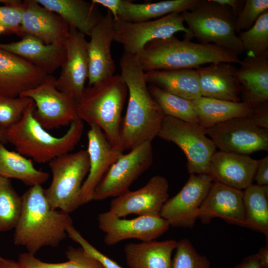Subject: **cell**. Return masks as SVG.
Masks as SVG:
<instances>
[{"label":"cell","mask_w":268,"mask_h":268,"mask_svg":"<svg viewBox=\"0 0 268 268\" xmlns=\"http://www.w3.org/2000/svg\"><path fill=\"white\" fill-rule=\"evenodd\" d=\"M68 261L60 263L44 262L28 252L20 254L18 262L23 268H104L81 247H68L66 251Z\"/></svg>","instance_id":"33"},{"label":"cell","mask_w":268,"mask_h":268,"mask_svg":"<svg viewBox=\"0 0 268 268\" xmlns=\"http://www.w3.org/2000/svg\"><path fill=\"white\" fill-rule=\"evenodd\" d=\"M128 94L123 78L115 74L85 87L76 103L78 119L100 127L112 145L122 152L121 123Z\"/></svg>","instance_id":"4"},{"label":"cell","mask_w":268,"mask_h":268,"mask_svg":"<svg viewBox=\"0 0 268 268\" xmlns=\"http://www.w3.org/2000/svg\"><path fill=\"white\" fill-rule=\"evenodd\" d=\"M144 72L164 69H196L205 64H239V55L213 44L195 43L172 37L152 40L136 54Z\"/></svg>","instance_id":"3"},{"label":"cell","mask_w":268,"mask_h":268,"mask_svg":"<svg viewBox=\"0 0 268 268\" xmlns=\"http://www.w3.org/2000/svg\"><path fill=\"white\" fill-rule=\"evenodd\" d=\"M158 136L171 141L185 153L190 174H207L209 162L216 146L199 124L165 116Z\"/></svg>","instance_id":"8"},{"label":"cell","mask_w":268,"mask_h":268,"mask_svg":"<svg viewBox=\"0 0 268 268\" xmlns=\"http://www.w3.org/2000/svg\"><path fill=\"white\" fill-rule=\"evenodd\" d=\"M177 244L172 239L127 244L124 247L127 264L130 268H170Z\"/></svg>","instance_id":"27"},{"label":"cell","mask_w":268,"mask_h":268,"mask_svg":"<svg viewBox=\"0 0 268 268\" xmlns=\"http://www.w3.org/2000/svg\"><path fill=\"white\" fill-rule=\"evenodd\" d=\"M52 179L44 189L46 199L53 209L66 213L80 206L81 189L89 169L86 150L62 155L48 163Z\"/></svg>","instance_id":"7"},{"label":"cell","mask_w":268,"mask_h":268,"mask_svg":"<svg viewBox=\"0 0 268 268\" xmlns=\"http://www.w3.org/2000/svg\"><path fill=\"white\" fill-rule=\"evenodd\" d=\"M47 76L22 58L0 49V94L19 97L39 85Z\"/></svg>","instance_id":"20"},{"label":"cell","mask_w":268,"mask_h":268,"mask_svg":"<svg viewBox=\"0 0 268 268\" xmlns=\"http://www.w3.org/2000/svg\"><path fill=\"white\" fill-rule=\"evenodd\" d=\"M262 268H268V244L261 248L256 254Z\"/></svg>","instance_id":"47"},{"label":"cell","mask_w":268,"mask_h":268,"mask_svg":"<svg viewBox=\"0 0 268 268\" xmlns=\"http://www.w3.org/2000/svg\"><path fill=\"white\" fill-rule=\"evenodd\" d=\"M236 76L242 102L254 107L268 101V55L247 56L241 60Z\"/></svg>","instance_id":"25"},{"label":"cell","mask_w":268,"mask_h":268,"mask_svg":"<svg viewBox=\"0 0 268 268\" xmlns=\"http://www.w3.org/2000/svg\"><path fill=\"white\" fill-rule=\"evenodd\" d=\"M212 0L217 4L229 7L231 10L235 18L240 10L242 9L245 2V0Z\"/></svg>","instance_id":"45"},{"label":"cell","mask_w":268,"mask_h":268,"mask_svg":"<svg viewBox=\"0 0 268 268\" xmlns=\"http://www.w3.org/2000/svg\"><path fill=\"white\" fill-rule=\"evenodd\" d=\"M21 200L13 243L34 255L44 247H57L67 237V228L73 225L69 214L51 207L41 185L30 187Z\"/></svg>","instance_id":"2"},{"label":"cell","mask_w":268,"mask_h":268,"mask_svg":"<svg viewBox=\"0 0 268 268\" xmlns=\"http://www.w3.org/2000/svg\"><path fill=\"white\" fill-rule=\"evenodd\" d=\"M168 189V182L164 177L153 176L140 189L129 190L115 197L108 211L120 218L132 214L160 215L163 205L169 199Z\"/></svg>","instance_id":"15"},{"label":"cell","mask_w":268,"mask_h":268,"mask_svg":"<svg viewBox=\"0 0 268 268\" xmlns=\"http://www.w3.org/2000/svg\"><path fill=\"white\" fill-rule=\"evenodd\" d=\"M33 100L28 97H11L0 94V125L5 130L17 123Z\"/></svg>","instance_id":"38"},{"label":"cell","mask_w":268,"mask_h":268,"mask_svg":"<svg viewBox=\"0 0 268 268\" xmlns=\"http://www.w3.org/2000/svg\"><path fill=\"white\" fill-rule=\"evenodd\" d=\"M258 160L247 155L215 151L210 158L208 175L213 182L242 190L252 184Z\"/></svg>","instance_id":"22"},{"label":"cell","mask_w":268,"mask_h":268,"mask_svg":"<svg viewBox=\"0 0 268 268\" xmlns=\"http://www.w3.org/2000/svg\"><path fill=\"white\" fill-rule=\"evenodd\" d=\"M235 268H262L256 254L245 258Z\"/></svg>","instance_id":"46"},{"label":"cell","mask_w":268,"mask_h":268,"mask_svg":"<svg viewBox=\"0 0 268 268\" xmlns=\"http://www.w3.org/2000/svg\"><path fill=\"white\" fill-rule=\"evenodd\" d=\"M268 10V0H246L235 18V29L238 35L246 31L255 23L261 15Z\"/></svg>","instance_id":"39"},{"label":"cell","mask_w":268,"mask_h":268,"mask_svg":"<svg viewBox=\"0 0 268 268\" xmlns=\"http://www.w3.org/2000/svg\"><path fill=\"white\" fill-rule=\"evenodd\" d=\"M6 131V130L0 125V143L4 144L7 143Z\"/></svg>","instance_id":"49"},{"label":"cell","mask_w":268,"mask_h":268,"mask_svg":"<svg viewBox=\"0 0 268 268\" xmlns=\"http://www.w3.org/2000/svg\"><path fill=\"white\" fill-rule=\"evenodd\" d=\"M200 0H168L155 2L136 3L122 0L117 20L136 22L157 19L170 13H181L193 9ZM116 20V21H117Z\"/></svg>","instance_id":"29"},{"label":"cell","mask_w":268,"mask_h":268,"mask_svg":"<svg viewBox=\"0 0 268 268\" xmlns=\"http://www.w3.org/2000/svg\"><path fill=\"white\" fill-rule=\"evenodd\" d=\"M99 228L105 233L104 242L114 245L130 239L141 242L155 240L165 233L170 226L160 215L138 216L132 219L118 217L108 210L97 217Z\"/></svg>","instance_id":"14"},{"label":"cell","mask_w":268,"mask_h":268,"mask_svg":"<svg viewBox=\"0 0 268 268\" xmlns=\"http://www.w3.org/2000/svg\"><path fill=\"white\" fill-rule=\"evenodd\" d=\"M22 200L10 179L0 176V232L14 229L18 221Z\"/></svg>","instance_id":"35"},{"label":"cell","mask_w":268,"mask_h":268,"mask_svg":"<svg viewBox=\"0 0 268 268\" xmlns=\"http://www.w3.org/2000/svg\"><path fill=\"white\" fill-rule=\"evenodd\" d=\"M199 124L204 129L224 121L250 116L253 107L243 102H232L203 96L192 100Z\"/></svg>","instance_id":"30"},{"label":"cell","mask_w":268,"mask_h":268,"mask_svg":"<svg viewBox=\"0 0 268 268\" xmlns=\"http://www.w3.org/2000/svg\"><path fill=\"white\" fill-rule=\"evenodd\" d=\"M237 69L229 63L210 64L196 68L201 96L240 102L241 87Z\"/></svg>","instance_id":"24"},{"label":"cell","mask_w":268,"mask_h":268,"mask_svg":"<svg viewBox=\"0 0 268 268\" xmlns=\"http://www.w3.org/2000/svg\"><path fill=\"white\" fill-rule=\"evenodd\" d=\"M120 66L129 94L121 127V142L124 150H131L158 136L165 115L148 90L136 55L124 52Z\"/></svg>","instance_id":"1"},{"label":"cell","mask_w":268,"mask_h":268,"mask_svg":"<svg viewBox=\"0 0 268 268\" xmlns=\"http://www.w3.org/2000/svg\"><path fill=\"white\" fill-rule=\"evenodd\" d=\"M205 132L220 151L247 155L268 149V129L258 127L249 116L224 121Z\"/></svg>","instance_id":"12"},{"label":"cell","mask_w":268,"mask_h":268,"mask_svg":"<svg viewBox=\"0 0 268 268\" xmlns=\"http://www.w3.org/2000/svg\"><path fill=\"white\" fill-rule=\"evenodd\" d=\"M176 252L170 268H210V263L200 254L187 239L177 242Z\"/></svg>","instance_id":"37"},{"label":"cell","mask_w":268,"mask_h":268,"mask_svg":"<svg viewBox=\"0 0 268 268\" xmlns=\"http://www.w3.org/2000/svg\"><path fill=\"white\" fill-rule=\"evenodd\" d=\"M254 179L260 186H268V156L258 160Z\"/></svg>","instance_id":"43"},{"label":"cell","mask_w":268,"mask_h":268,"mask_svg":"<svg viewBox=\"0 0 268 268\" xmlns=\"http://www.w3.org/2000/svg\"><path fill=\"white\" fill-rule=\"evenodd\" d=\"M5 34V29L1 26H0V34Z\"/></svg>","instance_id":"50"},{"label":"cell","mask_w":268,"mask_h":268,"mask_svg":"<svg viewBox=\"0 0 268 268\" xmlns=\"http://www.w3.org/2000/svg\"><path fill=\"white\" fill-rule=\"evenodd\" d=\"M95 4H99L107 8L113 16L114 21L117 20V14L122 0H92Z\"/></svg>","instance_id":"44"},{"label":"cell","mask_w":268,"mask_h":268,"mask_svg":"<svg viewBox=\"0 0 268 268\" xmlns=\"http://www.w3.org/2000/svg\"><path fill=\"white\" fill-rule=\"evenodd\" d=\"M21 36L30 34L49 45L64 43L69 27L58 14L39 4L36 0L23 1L20 27Z\"/></svg>","instance_id":"21"},{"label":"cell","mask_w":268,"mask_h":268,"mask_svg":"<svg viewBox=\"0 0 268 268\" xmlns=\"http://www.w3.org/2000/svg\"><path fill=\"white\" fill-rule=\"evenodd\" d=\"M4 145L0 143V177L18 180L30 187L47 181L48 172L36 169L32 160L8 150Z\"/></svg>","instance_id":"31"},{"label":"cell","mask_w":268,"mask_h":268,"mask_svg":"<svg viewBox=\"0 0 268 268\" xmlns=\"http://www.w3.org/2000/svg\"><path fill=\"white\" fill-rule=\"evenodd\" d=\"M249 117L258 127L268 129V102L254 107Z\"/></svg>","instance_id":"42"},{"label":"cell","mask_w":268,"mask_h":268,"mask_svg":"<svg viewBox=\"0 0 268 268\" xmlns=\"http://www.w3.org/2000/svg\"><path fill=\"white\" fill-rule=\"evenodd\" d=\"M0 268H23V267L18 261L0 256Z\"/></svg>","instance_id":"48"},{"label":"cell","mask_w":268,"mask_h":268,"mask_svg":"<svg viewBox=\"0 0 268 268\" xmlns=\"http://www.w3.org/2000/svg\"><path fill=\"white\" fill-rule=\"evenodd\" d=\"M22 37L17 42L0 43V49L22 58L48 75L63 66L66 59L64 43L47 45L30 34Z\"/></svg>","instance_id":"23"},{"label":"cell","mask_w":268,"mask_h":268,"mask_svg":"<svg viewBox=\"0 0 268 268\" xmlns=\"http://www.w3.org/2000/svg\"><path fill=\"white\" fill-rule=\"evenodd\" d=\"M89 126L87 134L88 145L86 150L89 169L81 189V205L93 200V193L97 186L111 165L123 153L112 145L100 127L95 124Z\"/></svg>","instance_id":"17"},{"label":"cell","mask_w":268,"mask_h":268,"mask_svg":"<svg viewBox=\"0 0 268 268\" xmlns=\"http://www.w3.org/2000/svg\"><path fill=\"white\" fill-rule=\"evenodd\" d=\"M85 36L75 28L69 27V33L64 42L66 61L55 84L57 88L72 97L77 102L84 89L88 78V60Z\"/></svg>","instance_id":"16"},{"label":"cell","mask_w":268,"mask_h":268,"mask_svg":"<svg viewBox=\"0 0 268 268\" xmlns=\"http://www.w3.org/2000/svg\"><path fill=\"white\" fill-rule=\"evenodd\" d=\"M245 227L268 236V186L251 185L243 191Z\"/></svg>","instance_id":"32"},{"label":"cell","mask_w":268,"mask_h":268,"mask_svg":"<svg viewBox=\"0 0 268 268\" xmlns=\"http://www.w3.org/2000/svg\"><path fill=\"white\" fill-rule=\"evenodd\" d=\"M178 32L184 33V38L191 40V33L179 13L141 22L114 21V41L123 45L124 52L136 55L148 42L166 39Z\"/></svg>","instance_id":"9"},{"label":"cell","mask_w":268,"mask_h":268,"mask_svg":"<svg viewBox=\"0 0 268 268\" xmlns=\"http://www.w3.org/2000/svg\"><path fill=\"white\" fill-rule=\"evenodd\" d=\"M247 56L268 55V10L264 12L253 25L238 34Z\"/></svg>","instance_id":"36"},{"label":"cell","mask_w":268,"mask_h":268,"mask_svg":"<svg viewBox=\"0 0 268 268\" xmlns=\"http://www.w3.org/2000/svg\"><path fill=\"white\" fill-rule=\"evenodd\" d=\"M243 191L213 182L198 215L203 223L215 217L226 222L245 227Z\"/></svg>","instance_id":"19"},{"label":"cell","mask_w":268,"mask_h":268,"mask_svg":"<svg viewBox=\"0 0 268 268\" xmlns=\"http://www.w3.org/2000/svg\"><path fill=\"white\" fill-rule=\"evenodd\" d=\"M181 14L191 33L200 43L213 44L238 55L244 52L235 29L234 17L228 7L212 0H200L191 10Z\"/></svg>","instance_id":"6"},{"label":"cell","mask_w":268,"mask_h":268,"mask_svg":"<svg viewBox=\"0 0 268 268\" xmlns=\"http://www.w3.org/2000/svg\"><path fill=\"white\" fill-rule=\"evenodd\" d=\"M35 108L32 101L21 119L6 130L7 143L13 145L20 154L40 164L49 163L73 149L82 137L83 122L78 119L71 122L63 136L56 137L35 119Z\"/></svg>","instance_id":"5"},{"label":"cell","mask_w":268,"mask_h":268,"mask_svg":"<svg viewBox=\"0 0 268 268\" xmlns=\"http://www.w3.org/2000/svg\"><path fill=\"white\" fill-rule=\"evenodd\" d=\"M146 83L189 100L201 96L196 69L155 70L144 72Z\"/></svg>","instance_id":"28"},{"label":"cell","mask_w":268,"mask_h":268,"mask_svg":"<svg viewBox=\"0 0 268 268\" xmlns=\"http://www.w3.org/2000/svg\"><path fill=\"white\" fill-rule=\"evenodd\" d=\"M23 12V1L10 5L0 6V26L5 34H16L21 36L20 27Z\"/></svg>","instance_id":"40"},{"label":"cell","mask_w":268,"mask_h":268,"mask_svg":"<svg viewBox=\"0 0 268 268\" xmlns=\"http://www.w3.org/2000/svg\"><path fill=\"white\" fill-rule=\"evenodd\" d=\"M67 233L71 239L78 243L86 253L98 261L104 268H124L89 243L73 225L67 228Z\"/></svg>","instance_id":"41"},{"label":"cell","mask_w":268,"mask_h":268,"mask_svg":"<svg viewBox=\"0 0 268 268\" xmlns=\"http://www.w3.org/2000/svg\"><path fill=\"white\" fill-rule=\"evenodd\" d=\"M153 151L146 142L123 153L113 163L95 188L93 200L116 197L127 191L132 183L151 165Z\"/></svg>","instance_id":"10"},{"label":"cell","mask_w":268,"mask_h":268,"mask_svg":"<svg viewBox=\"0 0 268 268\" xmlns=\"http://www.w3.org/2000/svg\"><path fill=\"white\" fill-rule=\"evenodd\" d=\"M55 79L53 75H48L39 85L19 96L33 100L34 117L47 131L70 125L78 119L76 102L57 88Z\"/></svg>","instance_id":"11"},{"label":"cell","mask_w":268,"mask_h":268,"mask_svg":"<svg viewBox=\"0 0 268 268\" xmlns=\"http://www.w3.org/2000/svg\"><path fill=\"white\" fill-rule=\"evenodd\" d=\"M148 90L164 115L186 122L199 124L197 115L191 100L168 92L152 84Z\"/></svg>","instance_id":"34"},{"label":"cell","mask_w":268,"mask_h":268,"mask_svg":"<svg viewBox=\"0 0 268 268\" xmlns=\"http://www.w3.org/2000/svg\"><path fill=\"white\" fill-rule=\"evenodd\" d=\"M46 8L60 15L69 27L85 36H89L92 29L103 16L96 4L84 0H36Z\"/></svg>","instance_id":"26"},{"label":"cell","mask_w":268,"mask_h":268,"mask_svg":"<svg viewBox=\"0 0 268 268\" xmlns=\"http://www.w3.org/2000/svg\"><path fill=\"white\" fill-rule=\"evenodd\" d=\"M113 16L107 10L92 29L87 43L88 86L113 75L115 65L111 46L114 41Z\"/></svg>","instance_id":"18"},{"label":"cell","mask_w":268,"mask_h":268,"mask_svg":"<svg viewBox=\"0 0 268 268\" xmlns=\"http://www.w3.org/2000/svg\"><path fill=\"white\" fill-rule=\"evenodd\" d=\"M212 183L207 174H190L179 192L165 202L160 216L170 226L192 227Z\"/></svg>","instance_id":"13"}]
</instances>
